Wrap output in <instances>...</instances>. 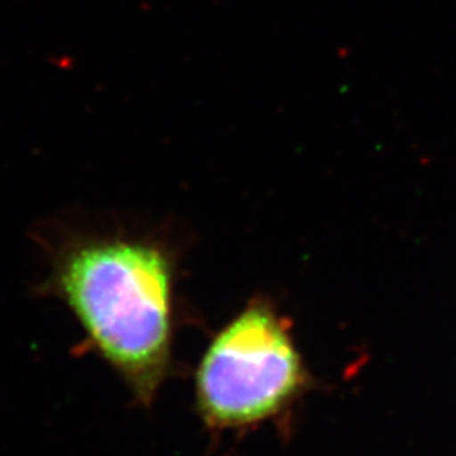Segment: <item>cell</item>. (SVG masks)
<instances>
[{"label":"cell","instance_id":"cell-1","mask_svg":"<svg viewBox=\"0 0 456 456\" xmlns=\"http://www.w3.org/2000/svg\"><path fill=\"white\" fill-rule=\"evenodd\" d=\"M181 259L163 239L71 235L49 248L39 294L60 301L134 403L151 408L178 372L176 340L188 313Z\"/></svg>","mask_w":456,"mask_h":456},{"label":"cell","instance_id":"cell-2","mask_svg":"<svg viewBox=\"0 0 456 456\" xmlns=\"http://www.w3.org/2000/svg\"><path fill=\"white\" fill-rule=\"evenodd\" d=\"M308 386L289 322L254 296L218 330L193 372V404L215 440L277 421Z\"/></svg>","mask_w":456,"mask_h":456}]
</instances>
